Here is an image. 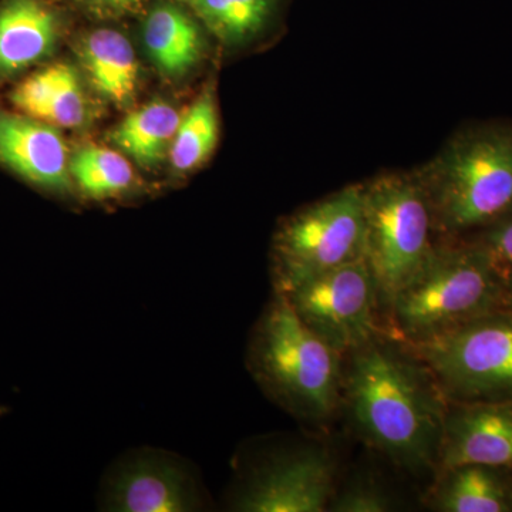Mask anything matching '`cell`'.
<instances>
[{"instance_id": "cell-13", "label": "cell", "mask_w": 512, "mask_h": 512, "mask_svg": "<svg viewBox=\"0 0 512 512\" xmlns=\"http://www.w3.org/2000/svg\"><path fill=\"white\" fill-rule=\"evenodd\" d=\"M57 37L59 16L46 0H5L0 5V77L42 60Z\"/></svg>"}, {"instance_id": "cell-17", "label": "cell", "mask_w": 512, "mask_h": 512, "mask_svg": "<svg viewBox=\"0 0 512 512\" xmlns=\"http://www.w3.org/2000/svg\"><path fill=\"white\" fill-rule=\"evenodd\" d=\"M144 43L154 63L168 76H180L201 56L202 39L197 23L174 3H158L144 23Z\"/></svg>"}, {"instance_id": "cell-19", "label": "cell", "mask_w": 512, "mask_h": 512, "mask_svg": "<svg viewBox=\"0 0 512 512\" xmlns=\"http://www.w3.org/2000/svg\"><path fill=\"white\" fill-rule=\"evenodd\" d=\"M69 170L72 181L90 200H114L123 197L134 187V171L130 163L110 148H80L70 158Z\"/></svg>"}, {"instance_id": "cell-10", "label": "cell", "mask_w": 512, "mask_h": 512, "mask_svg": "<svg viewBox=\"0 0 512 512\" xmlns=\"http://www.w3.org/2000/svg\"><path fill=\"white\" fill-rule=\"evenodd\" d=\"M336 461L329 450L305 447L266 461L239 485L231 510L328 511L336 493Z\"/></svg>"}, {"instance_id": "cell-5", "label": "cell", "mask_w": 512, "mask_h": 512, "mask_svg": "<svg viewBox=\"0 0 512 512\" xmlns=\"http://www.w3.org/2000/svg\"><path fill=\"white\" fill-rule=\"evenodd\" d=\"M365 258L380 313L426 262L433 242V212L419 174H387L363 184Z\"/></svg>"}, {"instance_id": "cell-15", "label": "cell", "mask_w": 512, "mask_h": 512, "mask_svg": "<svg viewBox=\"0 0 512 512\" xmlns=\"http://www.w3.org/2000/svg\"><path fill=\"white\" fill-rule=\"evenodd\" d=\"M10 100L32 119L57 127H79L86 119V100L72 66L53 64L19 84Z\"/></svg>"}, {"instance_id": "cell-3", "label": "cell", "mask_w": 512, "mask_h": 512, "mask_svg": "<svg viewBox=\"0 0 512 512\" xmlns=\"http://www.w3.org/2000/svg\"><path fill=\"white\" fill-rule=\"evenodd\" d=\"M343 362L274 292L248 345V370L262 392L295 419L326 423L342 406Z\"/></svg>"}, {"instance_id": "cell-22", "label": "cell", "mask_w": 512, "mask_h": 512, "mask_svg": "<svg viewBox=\"0 0 512 512\" xmlns=\"http://www.w3.org/2000/svg\"><path fill=\"white\" fill-rule=\"evenodd\" d=\"M397 510L392 494L383 485L362 478L352 481L342 491L336 490L328 511L332 512H387Z\"/></svg>"}, {"instance_id": "cell-23", "label": "cell", "mask_w": 512, "mask_h": 512, "mask_svg": "<svg viewBox=\"0 0 512 512\" xmlns=\"http://www.w3.org/2000/svg\"><path fill=\"white\" fill-rule=\"evenodd\" d=\"M471 238L490 252L501 269H512V210Z\"/></svg>"}, {"instance_id": "cell-8", "label": "cell", "mask_w": 512, "mask_h": 512, "mask_svg": "<svg viewBox=\"0 0 512 512\" xmlns=\"http://www.w3.org/2000/svg\"><path fill=\"white\" fill-rule=\"evenodd\" d=\"M281 295L312 332L343 356L383 332L375 279L365 258L313 276Z\"/></svg>"}, {"instance_id": "cell-24", "label": "cell", "mask_w": 512, "mask_h": 512, "mask_svg": "<svg viewBox=\"0 0 512 512\" xmlns=\"http://www.w3.org/2000/svg\"><path fill=\"white\" fill-rule=\"evenodd\" d=\"M87 8L96 10L100 13H110V15H117V13L131 12L143 6L147 0H79Z\"/></svg>"}, {"instance_id": "cell-6", "label": "cell", "mask_w": 512, "mask_h": 512, "mask_svg": "<svg viewBox=\"0 0 512 512\" xmlns=\"http://www.w3.org/2000/svg\"><path fill=\"white\" fill-rule=\"evenodd\" d=\"M409 348L448 403H512V308Z\"/></svg>"}, {"instance_id": "cell-25", "label": "cell", "mask_w": 512, "mask_h": 512, "mask_svg": "<svg viewBox=\"0 0 512 512\" xmlns=\"http://www.w3.org/2000/svg\"><path fill=\"white\" fill-rule=\"evenodd\" d=\"M504 275L505 288H507L508 302L512 308V269H501Z\"/></svg>"}, {"instance_id": "cell-16", "label": "cell", "mask_w": 512, "mask_h": 512, "mask_svg": "<svg viewBox=\"0 0 512 512\" xmlns=\"http://www.w3.org/2000/svg\"><path fill=\"white\" fill-rule=\"evenodd\" d=\"M82 57L97 92L124 107L137 92L138 64L130 40L113 29L94 30L84 37Z\"/></svg>"}, {"instance_id": "cell-11", "label": "cell", "mask_w": 512, "mask_h": 512, "mask_svg": "<svg viewBox=\"0 0 512 512\" xmlns=\"http://www.w3.org/2000/svg\"><path fill=\"white\" fill-rule=\"evenodd\" d=\"M488 464L512 470V403H448L439 463Z\"/></svg>"}, {"instance_id": "cell-2", "label": "cell", "mask_w": 512, "mask_h": 512, "mask_svg": "<svg viewBox=\"0 0 512 512\" xmlns=\"http://www.w3.org/2000/svg\"><path fill=\"white\" fill-rule=\"evenodd\" d=\"M504 308V275L490 252L471 237L443 239L394 295L383 332L414 346Z\"/></svg>"}, {"instance_id": "cell-12", "label": "cell", "mask_w": 512, "mask_h": 512, "mask_svg": "<svg viewBox=\"0 0 512 512\" xmlns=\"http://www.w3.org/2000/svg\"><path fill=\"white\" fill-rule=\"evenodd\" d=\"M0 163L46 190H72L69 150L45 121L0 110Z\"/></svg>"}, {"instance_id": "cell-14", "label": "cell", "mask_w": 512, "mask_h": 512, "mask_svg": "<svg viewBox=\"0 0 512 512\" xmlns=\"http://www.w3.org/2000/svg\"><path fill=\"white\" fill-rule=\"evenodd\" d=\"M427 505L439 512H512V470L476 463L441 468Z\"/></svg>"}, {"instance_id": "cell-20", "label": "cell", "mask_w": 512, "mask_h": 512, "mask_svg": "<svg viewBox=\"0 0 512 512\" xmlns=\"http://www.w3.org/2000/svg\"><path fill=\"white\" fill-rule=\"evenodd\" d=\"M218 140V117L211 93H202L184 117L170 147L171 163L177 173L194 170L204 163Z\"/></svg>"}, {"instance_id": "cell-1", "label": "cell", "mask_w": 512, "mask_h": 512, "mask_svg": "<svg viewBox=\"0 0 512 512\" xmlns=\"http://www.w3.org/2000/svg\"><path fill=\"white\" fill-rule=\"evenodd\" d=\"M345 357L342 404L357 436L396 467L436 473L447 400L429 369L384 332Z\"/></svg>"}, {"instance_id": "cell-7", "label": "cell", "mask_w": 512, "mask_h": 512, "mask_svg": "<svg viewBox=\"0 0 512 512\" xmlns=\"http://www.w3.org/2000/svg\"><path fill=\"white\" fill-rule=\"evenodd\" d=\"M365 255L363 185H350L296 212L274 241L272 284L284 293Z\"/></svg>"}, {"instance_id": "cell-4", "label": "cell", "mask_w": 512, "mask_h": 512, "mask_svg": "<svg viewBox=\"0 0 512 512\" xmlns=\"http://www.w3.org/2000/svg\"><path fill=\"white\" fill-rule=\"evenodd\" d=\"M420 175L436 234L466 238L512 210V121L468 127Z\"/></svg>"}, {"instance_id": "cell-9", "label": "cell", "mask_w": 512, "mask_h": 512, "mask_svg": "<svg viewBox=\"0 0 512 512\" xmlns=\"http://www.w3.org/2000/svg\"><path fill=\"white\" fill-rule=\"evenodd\" d=\"M99 508L111 512H195L208 494L190 463L157 448H138L111 466L100 487Z\"/></svg>"}, {"instance_id": "cell-21", "label": "cell", "mask_w": 512, "mask_h": 512, "mask_svg": "<svg viewBox=\"0 0 512 512\" xmlns=\"http://www.w3.org/2000/svg\"><path fill=\"white\" fill-rule=\"evenodd\" d=\"M224 40L244 39L262 28L274 0H184Z\"/></svg>"}, {"instance_id": "cell-18", "label": "cell", "mask_w": 512, "mask_h": 512, "mask_svg": "<svg viewBox=\"0 0 512 512\" xmlns=\"http://www.w3.org/2000/svg\"><path fill=\"white\" fill-rule=\"evenodd\" d=\"M181 116L171 104L156 100L134 110L113 131L114 144L143 167L163 161Z\"/></svg>"}]
</instances>
